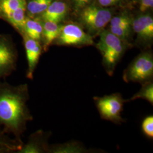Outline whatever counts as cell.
Instances as JSON below:
<instances>
[{
	"instance_id": "obj_14",
	"label": "cell",
	"mask_w": 153,
	"mask_h": 153,
	"mask_svg": "<svg viewBox=\"0 0 153 153\" xmlns=\"http://www.w3.org/2000/svg\"><path fill=\"white\" fill-rule=\"evenodd\" d=\"M88 150L78 141H69L49 145L48 153H86Z\"/></svg>"
},
{
	"instance_id": "obj_7",
	"label": "cell",
	"mask_w": 153,
	"mask_h": 153,
	"mask_svg": "<svg viewBox=\"0 0 153 153\" xmlns=\"http://www.w3.org/2000/svg\"><path fill=\"white\" fill-rule=\"evenodd\" d=\"M18 53L10 37L0 34V80L16 71Z\"/></svg>"
},
{
	"instance_id": "obj_5",
	"label": "cell",
	"mask_w": 153,
	"mask_h": 153,
	"mask_svg": "<svg viewBox=\"0 0 153 153\" xmlns=\"http://www.w3.org/2000/svg\"><path fill=\"white\" fill-rule=\"evenodd\" d=\"M93 99L102 119L115 124H121L125 121L121 117V112L126 102L120 93H114L102 97H95Z\"/></svg>"
},
{
	"instance_id": "obj_13",
	"label": "cell",
	"mask_w": 153,
	"mask_h": 153,
	"mask_svg": "<svg viewBox=\"0 0 153 153\" xmlns=\"http://www.w3.org/2000/svg\"><path fill=\"white\" fill-rule=\"evenodd\" d=\"M23 143L9 134L0 126V153H16Z\"/></svg>"
},
{
	"instance_id": "obj_12",
	"label": "cell",
	"mask_w": 153,
	"mask_h": 153,
	"mask_svg": "<svg viewBox=\"0 0 153 153\" xmlns=\"http://www.w3.org/2000/svg\"><path fill=\"white\" fill-rule=\"evenodd\" d=\"M40 21L43 27L42 45L43 51L46 52L59 36L62 25L48 21Z\"/></svg>"
},
{
	"instance_id": "obj_8",
	"label": "cell",
	"mask_w": 153,
	"mask_h": 153,
	"mask_svg": "<svg viewBox=\"0 0 153 153\" xmlns=\"http://www.w3.org/2000/svg\"><path fill=\"white\" fill-rule=\"evenodd\" d=\"M133 31L137 35L136 44L138 47L149 49L153 43V18L150 14H142L133 18Z\"/></svg>"
},
{
	"instance_id": "obj_20",
	"label": "cell",
	"mask_w": 153,
	"mask_h": 153,
	"mask_svg": "<svg viewBox=\"0 0 153 153\" xmlns=\"http://www.w3.org/2000/svg\"><path fill=\"white\" fill-rule=\"evenodd\" d=\"M141 129L143 133L149 138H153V116L146 117L142 122Z\"/></svg>"
},
{
	"instance_id": "obj_16",
	"label": "cell",
	"mask_w": 153,
	"mask_h": 153,
	"mask_svg": "<svg viewBox=\"0 0 153 153\" xmlns=\"http://www.w3.org/2000/svg\"><path fill=\"white\" fill-rule=\"evenodd\" d=\"M54 0H30L26 2L27 16L34 18L43 13Z\"/></svg>"
},
{
	"instance_id": "obj_22",
	"label": "cell",
	"mask_w": 153,
	"mask_h": 153,
	"mask_svg": "<svg viewBox=\"0 0 153 153\" xmlns=\"http://www.w3.org/2000/svg\"><path fill=\"white\" fill-rule=\"evenodd\" d=\"M127 0H96V2L101 6L104 7H109L112 6L120 5Z\"/></svg>"
},
{
	"instance_id": "obj_18",
	"label": "cell",
	"mask_w": 153,
	"mask_h": 153,
	"mask_svg": "<svg viewBox=\"0 0 153 153\" xmlns=\"http://www.w3.org/2000/svg\"><path fill=\"white\" fill-rule=\"evenodd\" d=\"M26 2L23 3L13 12L9 23L14 28L16 31L22 35L23 29L26 19Z\"/></svg>"
},
{
	"instance_id": "obj_9",
	"label": "cell",
	"mask_w": 153,
	"mask_h": 153,
	"mask_svg": "<svg viewBox=\"0 0 153 153\" xmlns=\"http://www.w3.org/2000/svg\"><path fill=\"white\" fill-rule=\"evenodd\" d=\"M50 131L39 129L28 137L27 141L23 143L22 147L16 153H48L49 150Z\"/></svg>"
},
{
	"instance_id": "obj_23",
	"label": "cell",
	"mask_w": 153,
	"mask_h": 153,
	"mask_svg": "<svg viewBox=\"0 0 153 153\" xmlns=\"http://www.w3.org/2000/svg\"><path fill=\"white\" fill-rule=\"evenodd\" d=\"M140 9L142 13L148 11L149 9H153V0H138Z\"/></svg>"
},
{
	"instance_id": "obj_3",
	"label": "cell",
	"mask_w": 153,
	"mask_h": 153,
	"mask_svg": "<svg viewBox=\"0 0 153 153\" xmlns=\"http://www.w3.org/2000/svg\"><path fill=\"white\" fill-rule=\"evenodd\" d=\"M79 25L93 38L98 36L109 23L114 11L94 1L78 12Z\"/></svg>"
},
{
	"instance_id": "obj_2",
	"label": "cell",
	"mask_w": 153,
	"mask_h": 153,
	"mask_svg": "<svg viewBox=\"0 0 153 153\" xmlns=\"http://www.w3.org/2000/svg\"><path fill=\"white\" fill-rule=\"evenodd\" d=\"M99 36L96 48L102 56V65L105 71L109 76H112L126 51L131 45L121 40L108 29H104Z\"/></svg>"
},
{
	"instance_id": "obj_15",
	"label": "cell",
	"mask_w": 153,
	"mask_h": 153,
	"mask_svg": "<svg viewBox=\"0 0 153 153\" xmlns=\"http://www.w3.org/2000/svg\"><path fill=\"white\" fill-rule=\"evenodd\" d=\"M43 27L41 21L37 18L26 16L22 35H26L30 38L39 41L42 43Z\"/></svg>"
},
{
	"instance_id": "obj_1",
	"label": "cell",
	"mask_w": 153,
	"mask_h": 153,
	"mask_svg": "<svg viewBox=\"0 0 153 153\" xmlns=\"http://www.w3.org/2000/svg\"><path fill=\"white\" fill-rule=\"evenodd\" d=\"M29 98L27 83L15 86L0 81V126L21 141L28 123L33 120L28 107Z\"/></svg>"
},
{
	"instance_id": "obj_4",
	"label": "cell",
	"mask_w": 153,
	"mask_h": 153,
	"mask_svg": "<svg viewBox=\"0 0 153 153\" xmlns=\"http://www.w3.org/2000/svg\"><path fill=\"white\" fill-rule=\"evenodd\" d=\"M123 80L141 84L153 81V55L150 49H144L123 71Z\"/></svg>"
},
{
	"instance_id": "obj_6",
	"label": "cell",
	"mask_w": 153,
	"mask_h": 153,
	"mask_svg": "<svg viewBox=\"0 0 153 153\" xmlns=\"http://www.w3.org/2000/svg\"><path fill=\"white\" fill-rule=\"evenodd\" d=\"M59 46L82 47L93 45V38L83 28L76 23L62 25L60 33L53 42Z\"/></svg>"
},
{
	"instance_id": "obj_19",
	"label": "cell",
	"mask_w": 153,
	"mask_h": 153,
	"mask_svg": "<svg viewBox=\"0 0 153 153\" xmlns=\"http://www.w3.org/2000/svg\"><path fill=\"white\" fill-rule=\"evenodd\" d=\"M138 99H142L153 105V81L145 82L141 84V88L133 97L129 99L125 100L126 102L133 101Z\"/></svg>"
},
{
	"instance_id": "obj_10",
	"label": "cell",
	"mask_w": 153,
	"mask_h": 153,
	"mask_svg": "<svg viewBox=\"0 0 153 153\" xmlns=\"http://www.w3.org/2000/svg\"><path fill=\"white\" fill-rule=\"evenodd\" d=\"M22 36L27 61L26 77L28 79H33L34 72L43 51V47L39 41L30 38L26 35H22Z\"/></svg>"
},
{
	"instance_id": "obj_11",
	"label": "cell",
	"mask_w": 153,
	"mask_h": 153,
	"mask_svg": "<svg viewBox=\"0 0 153 153\" xmlns=\"http://www.w3.org/2000/svg\"><path fill=\"white\" fill-rule=\"evenodd\" d=\"M68 13V6L65 1L54 0L45 11L36 17L42 21H48L60 23Z\"/></svg>"
},
{
	"instance_id": "obj_17",
	"label": "cell",
	"mask_w": 153,
	"mask_h": 153,
	"mask_svg": "<svg viewBox=\"0 0 153 153\" xmlns=\"http://www.w3.org/2000/svg\"><path fill=\"white\" fill-rule=\"evenodd\" d=\"M26 0H0V18L9 22L14 10Z\"/></svg>"
},
{
	"instance_id": "obj_21",
	"label": "cell",
	"mask_w": 153,
	"mask_h": 153,
	"mask_svg": "<svg viewBox=\"0 0 153 153\" xmlns=\"http://www.w3.org/2000/svg\"><path fill=\"white\" fill-rule=\"evenodd\" d=\"M94 1V0H71L72 6L77 13L83 7L93 3Z\"/></svg>"
}]
</instances>
